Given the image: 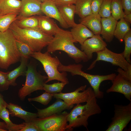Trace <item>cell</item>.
<instances>
[{"label": "cell", "instance_id": "obj_30", "mask_svg": "<svg viewBox=\"0 0 131 131\" xmlns=\"http://www.w3.org/2000/svg\"><path fill=\"white\" fill-rule=\"evenodd\" d=\"M17 15L15 14L0 15V32H4L16 19Z\"/></svg>", "mask_w": 131, "mask_h": 131}, {"label": "cell", "instance_id": "obj_37", "mask_svg": "<svg viewBox=\"0 0 131 131\" xmlns=\"http://www.w3.org/2000/svg\"><path fill=\"white\" fill-rule=\"evenodd\" d=\"M117 72L124 78L131 81V66L127 70H124L119 67L117 68Z\"/></svg>", "mask_w": 131, "mask_h": 131}, {"label": "cell", "instance_id": "obj_34", "mask_svg": "<svg viewBox=\"0 0 131 131\" xmlns=\"http://www.w3.org/2000/svg\"><path fill=\"white\" fill-rule=\"evenodd\" d=\"M112 0H103L98 14L101 18L108 17L111 16V5Z\"/></svg>", "mask_w": 131, "mask_h": 131}, {"label": "cell", "instance_id": "obj_41", "mask_svg": "<svg viewBox=\"0 0 131 131\" xmlns=\"http://www.w3.org/2000/svg\"><path fill=\"white\" fill-rule=\"evenodd\" d=\"M57 6L74 4L78 0H52Z\"/></svg>", "mask_w": 131, "mask_h": 131}, {"label": "cell", "instance_id": "obj_6", "mask_svg": "<svg viewBox=\"0 0 131 131\" xmlns=\"http://www.w3.org/2000/svg\"><path fill=\"white\" fill-rule=\"evenodd\" d=\"M50 53L47 51L44 53L41 51L33 52L31 56L42 65L47 75L48 78L45 83L56 80L68 84L69 81L66 72L60 73L58 70V66L61 63L57 57H52Z\"/></svg>", "mask_w": 131, "mask_h": 131}, {"label": "cell", "instance_id": "obj_43", "mask_svg": "<svg viewBox=\"0 0 131 131\" xmlns=\"http://www.w3.org/2000/svg\"><path fill=\"white\" fill-rule=\"evenodd\" d=\"M7 103L4 99L2 95L0 93V108L2 106L6 104Z\"/></svg>", "mask_w": 131, "mask_h": 131}, {"label": "cell", "instance_id": "obj_10", "mask_svg": "<svg viewBox=\"0 0 131 131\" xmlns=\"http://www.w3.org/2000/svg\"><path fill=\"white\" fill-rule=\"evenodd\" d=\"M97 57L87 68L90 70L95 66L96 62L99 61L111 63L112 65L117 66L124 70L128 69L131 64L128 62L125 58L123 52L120 53H115L106 47L100 51L96 52Z\"/></svg>", "mask_w": 131, "mask_h": 131}, {"label": "cell", "instance_id": "obj_42", "mask_svg": "<svg viewBox=\"0 0 131 131\" xmlns=\"http://www.w3.org/2000/svg\"><path fill=\"white\" fill-rule=\"evenodd\" d=\"M127 22L130 23H131V13L125 14L123 18Z\"/></svg>", "mask_w": 131, "mask_h": 131}, {"label": "cell", "instance_id": "obj_20", "mask_svg": "<svg viewBox=\"0 0 131 131\" xmlns=\"http://www.w3.org/2000/svg\"><path fill=\"white\" fill-rule=\"evenodd\" d=\"M38 27L44 33L50 36H54L60 28L54 20L46 16H38Z\"/></svg>", "mask_w": 131, "mask_h": 131}, {"label": "cell", "instance_id": "obj_40", "mask_svg": "<svg viewBox=\"0 0 131 131\" xmlns=\"http://www.w3.org/2000/svg\"><path fill=\"white\" fill-rule=\"evenodd\" d=\"M125 14L131 13V0H121Z\"/></svg>", "mask_w": 131, "mask_h": 131}, {"label": "cell", "instance_id": "obj_15", "mask_svg": "<svg viewBox=\"0 0 131 131\" xmlns=\"http://www.w3.org/2000/svg\"><path fill=\"white\" fill-rule=\"evenodd\" d=\"M41 9L42 12L45 16L57 20L63 28L67 29L69 27L52 0H47L42 2Z\"/></svg>", "mask_w": 131, "mask_h": 131}, {"label": "cell", "instance_id": "obj_26", "mask_svg": "<svg viewBox=\"0 0 131 131\" xmlns=\"http://www.w3.org/2000/svg\"><path fill=\"white\" fill-rule=\"evenodd\" d=\"M38 16L18 17L14 22L19 27L24 29H39Z\"/></svg>", "mask_w": 131, "mask_h": 131}, {"label": "cell", "instance_id": "obj_28", "mask_svg": "<svg viewBox=\"0 0 131 131\" xmlns=\"http://www.w3.org/2000/svg\"><path fill=\"white\" fill-rule=\"evenodd\" d=\"M130 24L122 18L117 21L114 33V37L120 42L123 41V39L126 35L131 30Z\"/></svg>", "mask_w": 131, "mask_h": 131}, {"label": "cell", "instance_id": "obj_25", "mask_svg": "<svg viewBox=\"0 0 131 131\" xmlns=\"http://www.w3.org/2000/svg\"><path fill=\"white\" fill-rule=\"evenodd\" d=\"M7 104L0 108V118L4 121L8 131H19L25 125L24 122L20 124H16L11 122L9 118V111L6 107Z\"/></svg>", "mask_w": 131, "mask_h": 131}, {"label": "cell", "instance_id": "obj_33", "mask_svg": "<svg viewBox=\"0 0 131 131\" xmlns=\"http://www.w3.org/2000/svg\"><path fill=\"white\" fill-rule=\"evenodd\" d=\"M123 41L125 43L124 49L123 52L124 56L126 61L131 64V30L125 36Z\"/></svg>", "mask_w": 131, "mask_h": 131}, {"label": "cell", "instance_id": "obj_29", "mask_svg": "<svg viewBox=\"0 0 131 131\" xmlns=\"http://www.w3.org/2000/svg\"><path fill=\"white\" fill-rule=\"evenodd\" d=\"M121 0H112L111 8V16L116 21L123 18L125 14Z\"/></svg>", "mask_w": 131, "mask_h": 131}, {"label": "cell", "instance_id": "obj_7", "mask_svg": "<svg viewBox=\"0 0 131 131\" xmlns=\"http://www.w3.org/2000/svg\"><path fill=\"white\" fill-rule=\"evenodd\" d=\"M25 76V84L19 90L18 94L22 100L34 91L43 90V84L48 78L47 76L42 75L37 72L36 66L32 62L28 64Z\"/></svg>", "mask_w": 131, "mask_h": 131}, {"label": "cell", "instance_id": "obj_23", "mask_svg": "<svg viewBox=\"0 0 131 131\" xmlns=\"http://www.w3.org/2000/svg\"><path fill=\"white\" fill-rule=\"evenodd\" d=\"M28 59L21 57V63L19 66L10 71L8 72L7 80L10 85L15 86L17 85L16 80L18 77L25 76L28 64Z\"/></svg>", "mask_w": 131, "mask_h": 131}, {"label": "cell", "instance_id": "obj_11", "mask_svg": "<svg viewBox=\"0 0 131 131\" xmlns=\"http://www.w3.org/2000/svg\"><path fill=\"white\" fill-rule=\"evenodd\" d=\"M86 86H82L71 92L51 94L53 97L63 100L68 106L73 107L74 104L86 102L88 100L90 87L85 90Z\"/></svg>", "mask_w": 131, "mask_h": 131}, {"label": "cell", "instance_id": "obj_31", "mask_svg": "<svg viewBox=\"0 0 131 131\" xmlns=\"http://www.w3.org/2000/svg\"><path fill=\"white\" fill-rule=\"evenodd\" d=\"M66 84L65 82H59L50 84L45 83L43 84V90L51 94L60 93L62 92L64 87Z\"/></svg>", "mask_w": 131, "mask_h": 131}, {"label": "cell", "instance_id": "obj_18", "mask_svg": "<svg viewBox=\"0 0 131 131\" xmlns=\"http://www.w3.org/2000/svg\"><path fill=\"white\" fill-rule=\"evenodd\" d=\"M101 17L98 13L92 14L79 20L80 23L85 25L94 35H100L101 30Z\"/></svg>", "mask_w": 131, "mask_h": 131}, {"label": "cell", "instance_id": "obj_13", "mask_svg": "<svg viewBox=\"0 0 131 131\" xmlns=\"http://www.w3.org/2000/svg\"><path fill=\"white\" fill-rule=\"evenodd\" d=\"M112 82V85L106 90V92L109 93L115 92L122 94L131 101V81L124 78L118 73Z\"/></svg>", "mask_w": 131, "mask_h": 131}, {"label": "cell", "instance_id": "obj_14", "mask_svg": "<svg viewBox=\"0 0 131 131\" xmlns=\"http://www.w3.org/2000/svg\"><path fill=\"white\" fill-rule=\"evenodd\" d=\"M21 10L17 17L40 16L43 13L41 9V1L39 0H21Z\"/></svg>", "mask_w": 131, "mask_h": 131}, {"label": "cell", "instance_id": "obj_3", "mask_svg": "<svg viewBox=\"0 0 131 131\" xmlns=\"http://www.w3.org/2000/svg\"><path fill=\"white\" fill-rule=\"evenodd\" d=\"M9 28L16 40L27 45L33 52L41 51L49 44L54 37L44 33L39 29L21 28L14 22Z\"/></svg>", "mask_w": 131, "mask_h": 131}, {"label": "cell", "instance_id": "obj_38", "mask_svg": "<svg viewBox=\"0 0 131 131\" xmlns=\"http://www.w3.org/2000/svg\"><path fill=\"white\" fill-rule=\"evenodd\" d=\"M25 125L19 131H39V130L33 121L24 122Z\"/></svg>", "mask_w": 131, "mask_h": 131}, {"label": "cell", "instance_id": "obj_9", "mask_svg": "<svg viewBox=\"0 0 131 131\" xmlns=\"http://www.w3.org/2000/svg\"><path fill=\"white\" fill-rule=\"evenodd\" d=\"M114 115L106 131H122L131 120V101L127 105H114Z\"/></svg>", "mask_w": 131, "mask_h": 131}, {"label": "cell", "instance_id": "obj_27", "mask_svg": "<svg viewBox=\"0 0 131 131\" xmlns=\"http://www.w3.org/2000/svg\"><path fill=\"white\" fill-rule=\"evenodd\" d=\"M91 0H78L75 4V14L81 18L92 14Z\"/></svg>", "mask_w": 131, "mask_h": 131}, {"label": "cell", "instance_id": "obj_21", "mask_svg": "<svg viewBox=\"0 0 131 131\" xmlns=\"http://www.w3.org/2000/svg\"><path fill=\"white\" fill-rule=\"evenodd\" d=\"M72 28L70 32L73 39L76 42H78L81 45L88 38L94 35L87 27L81 23L76 24Z\"/></svg>", "mask_w": 131, "mask_h": 131}, {"label": "cell", "instance_id": "obj_39", "mask_svg": "<svg viewBox=\"0 0 131 131\" xmlns=\"http://www.w3.org/2000/svg\"><path fill=\"white\" fill-rule=\"evenodd\" d=\"M103 0H91V7L92 13H98Z\"/></svg>", "mask_w": 131, "mask_h": 131}, {"label": "cell", "instance_id": "obj_19", "mask_svg": "<svg viewBox=\"0 0 131 131\" xmlns=\"http://www.w3.org/2000/svg\"><path fill=\"white\" fill-rule=\"evenodd\" d=\"M6 107L12 116L19 118L25 122H32L38 117L37 113L28 112L24 110L21 106L11 103H7Z\"/></svg>", "mask_w": 131, "mask_h": 131}, {"label": "cell", "instance_id": "obj_5", "mask_svg": "<svg viewBox=\"0 0 131 131\" xmlns=\"http://www.w3.org/2000/svg\"><path fill=\"white\" fill-rule=\"evenodd\" d=\"M83 66L78 64L64 65L61 63L58 67L59 72H68L73 76L78 75L85 78L89 82L94 91L97 98H102L104 97V93L100 90V84L103 81L107 80L112 81L116 75L115 73L100 75H93L84 72L82 70Z\"/></svg>", "mask_w": 131, "mask_h": 131}, {"label": "cell", "instance_id": "obj_16", "mask_svg": "<svg viewBox=\"0 0 131 131\" xmlns=\"http://www.w3.org/2000/svg\"><path fill=\"white\" fill-rule=\"evenodd\" d=\"M72 107L68 106L62 99H57L54 103L46 108L40 109L35 108L37 111L38 117L43 118L60 113L63 110Z\"/></svg>", "mask_w": 131, "mask_h": 131}, {"label": "cell", "instance_id": "obj_17", "mask_svg": "<svg viewBox=\"0 0 131 131\" xmlns=\"http://www.w3.org/2000/svg\"><path fill=\"white\" fill-rule=\"evenodd\" d=\"M117 22L111 16L108 17L101 18L100 34L106 41L110 42L113 41Z\"/></svg>", "mask_w": 131, "mask_h": 131}, {"label": "cell", "instance_id": "obj_36", "mask_svg": "<svg viewBox=\"0 0 131 131\" xmlns=\"http://www.w3.org/2000/svg\"><path fill=\"white\" fill-rule=\"evenodd\" d=\"M8 72L0 71V91H4L8 90L10 86L7 80Z\"/></svg>", "mask_w": 131, "mask_h": 131}, {"label": "cell", "instance_id": "obj_24", "mask_svg": "<svg viewBox=\"0 0 131 131\" xmlns=\"http://www.w3.org/2000/svg\"><path fill=\"white\" fill-rule=\"evenodd\" d=\"M63 18L69 27H72L76 24L74 21L75 14L74 4L57 6Z\"/></svg>", "mask_w": 131, "mask_h": 131}, {"label": "cell", "instance_id": "obj_45", "mask_svg": "<svg viewBox=\"0 0 131 131\" xmlns=\"http://www.w3.org/2000/svg\"><path fill=\"white\" fill-rule=\"evenodd\" d=\"M0 131H7L0 127Z\"/></svg>", "mask_w": 131, "mask_h": 131}, {"label": "cell", "instance_id": "obj_22", "mask_svg": "<svg viewBox=\"0 0 131 131\" xmlns=\"http://www.w3.org/2000/svg\"><path fill=\"white\" fill-rule=\"evenodd\" d=\"M21 1L19 0H0V15L15 14L20 12Z\"/></svg>", "mask_w": 131, "mask_h": 131}, {"label": "cell", "instance_id": "obj_1", "mask_svg": "<svg viewBox=\"0 0 131 131\" xmlns=\"http://www.w3.org/2000/svg\"><path fill=\"white\" fill-rule=\"evenodd\" d=\"M102 110L97 102L94 91L90 87L89 98L86 103L82 105L76 104L67 118L68 122L66 131H71L73 128L83 126L88 130V119L91 116L101 113Z\"/></svg>", "mask_w": 131, "mask_h": 131}, {"label": "cell", "instance_id": "obj_46", "mask_svg": "<svg viewBox=\"0 0 131 131\" xmlns=\"http://www.w3.org/2000/svg\"><path fill=\"white\" fill-rule=\"evenodd\" d=\"M39 0L41 1L42 2L47 0Z\"/></svg>", "mask_w": 131, "mask_h": 131}, {"label": "cell", "instance_id": "obj_2", "mask_svg": "<svg viewBox=\"0 0 131 131\" xmlns=\"http://www.w3.org/2000/svg\"><path fill=\"white\" fill-rule=\"evenodd\" d=\"M74 43L76 42L73 39L70 31L60 28L47 46V51L52 53L58 50L63 51L76 63H78L82 61L88 62L89 60L85 54L76 47Z\"/></svg>", "mask_w": 131, "mask_h": 131}, {"label": "cell", "instance_id": "obj_35", "mask_svg": "<svg viewBox=\"0 0 131 131\" xmlns=\"http://www.w3.org/2000/svg\"><path fill=\"white\" fill-rule=\"evenodd\" d=\"M53 97L52 94L45 92L39 96L34 98H28V101H35L39 102L44 105H47Z\"/></svg>", "mask_w": 131, "mask_h": 131}, {"label": "cell", "instance_id": "obj_8", "mask_svg": "<svg viewBox=\"0 0 131 131\" xmlns=\"http://www.w3.org/2000/svg\"><path fill=\"white\" fill-rule=\"evenodd\" d=\"M68 114L65 111L43 118H37L33 122L39 131H66L67 118Z\"/></svg>", "mask_w": 131, "mask_h": 131}, {"label": "cell", "instance_id": "obj_12", "mask_svg": "<svg viewBox=\"0 0 131 131\" xmlns=\"http://www.w3.org/2000/svg\"><path fill=\"white\" fill-rule=\"evenodd\" d=\"M100 35H94L86 40L81 46V50L85 54L89 60L92 58L93 54L104 49L107 44Z\"/></svg>", "mask_w": 131, "mask_h": 131}, {"label": "cell", "instance_id": "obj_4", "mask_svg": "<svg viewBox=\"0 0 131 131\" xmlns=\"http://www.w3.org/2000/svg\"><path fill=\"white\" fill-rule=\"evenodd\" d=\"M16 40L9 28L4 32H0V68L7 70L11 65L21 60Z\"/></svg>", "mask_w": 131, "mask_h": 131}, {"label": "cell", "instance_id": "obj_44", "mask_svg": "<svg viewBox=\"0 0 131 131\" xmlns=\"http://www.w3.org/2000/svg\"><path fill=\"white\" fill-rule=\"evenodd\" d=\"M0 127L7 131H8L7 125L5 122L0 121Z\"/></svg>", "mask_w": 131, "mask_h": 131}, {"label": "cell", "instance_id": "obj_32", "mask_svg": "<svg viewBox=\"0 0 131 131\" xmlns=\"http://www.w3.org/2000/svg\"><path fill=\"white\" fill-rule=\"evenodd\" d=\"M16 43L17 50L21 57L28 59L31 57L33 52L28 45L16 40Z\"/></svg>", "mask_w": 131, "mask_h": 131}]
</instances>
